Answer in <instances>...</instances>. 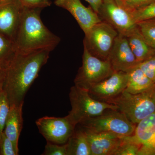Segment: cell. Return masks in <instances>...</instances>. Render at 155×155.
<instances>
[{"label":"cell","mask_w":155,"mask_h":155,"mask_svg":"<svg viewBox=\"0 0 155 155\" xmlns=\"http://www.w3.org/2000/svg\"><path fill=\"white\" fill-rule=\"evenodd\" d=\"M51 51L41 49L28 53L17 52L6 70L4 86L10 106L24 103L25 95L43 66L46 64Z\"/></svg>","instance_id":"6da1fadb"},{"label":"cell","mask_w":155,"mask_h":155,"mask_svg":"<svg viewBox=\"0 0 155 155\" xmlns=\"http://www.w3.org/2000/svg\"><path fill=\"white\" fill-rule=\"evenodd\" d=\"M41 8L23 7L15 44L17 52L28 53L41 49L52 51L60 42V38L43 23Z\"/></svg>","instance_id":"7a4b0ae2"},{"label":"cell","mask_w":155,"mask_h":155,"mask_svg":"<svg viewBox=\"0 0 155 155\" xmlns=\"http://www.w3.org/2000/svg\"><path fill=\"white\" fill-rule=\"evenodd\" d=\"M107 103L118 107L134 124L155 114V83L144 91L132 94L124 91Z\"/></svg>","instance_id":"3957f363"},{"label":"cell","mask_w":155,"mask_h":155,"mask_svg":"<svg viewBox=\"0 0 155 155\" xmlns=\"http://www.w3.org/2000/svg\"><path fill=\"white\" fill-rule=\"evenodd\" d=\"M71 110L67 116L77 125L81 121L99 116L108 110H118L116 106L98 101L90 94L88 90L74 85L69 94Z\"/></svg>","instance_id":"277c9868"},{"label":"cell","mask_w":155,"mask_h":155,"mask_svg":"<svg viewBox=\"0 0 155 155\" xmlns=\"http://www.w3.org/2000/svg\"><path fill=\"white\" fill-rule=\"evenodd\" d=\"M77 125L96 132L111 134L120 137L132 135L136 125L126 116L118 110H108L99 116L89 118Z\"/></svg>","instance_id":"5b68a950"},{"label":"cell","mask_w":155,"mask_h":155,"mask_svg":"<svg viewBox=\"0 0 155 155\" xmlns=\"http://www.w3.org/2000/svg\"><path fill=\"white\" fill-rule=\"evenodd\" d=\"M114 72L109 61L93 55L84 47L82 63L74 80L75 85L88 89L110 76Z\"/></svg>","instance_id":"8992f818"},{"label":"cell","mask_w":155,"mask_h":155,"mask_svg":"<svg viewBox=\"0 0 155 155\" xmlns=\"http://www.w3.org/2000/svg\"><path fill=\"white\" fill-rule=\"evenodd\" d=\"M118 34L113 26L102 21L85 35L84 47L93 55L101 60H107Z\"/></svg>","instance_id":"52a82bcc"},{"label":"cell","mask_w":155,"mask_h":155,"mask_svg":"<svg viewBox=\"0 0 155 155\" xmlns=\"http://www.w3.org/2000/svg\"><path fill=\"white\" fill-rule=\"evenodd\" d=\"M35 123L40 133L47 141L58 144L67 143L76 126L68 116L64 117L44 116L37 119Z\"/></svg>","instance_id":"ba28073f"},{"label":"cell","mask_w":155,"mask_h":155,"mask_svg":"<svg viewBox=\"0 0 155 155\" xmlns=\"http://www.w3.org/2000/svg\"><path fill=\"white\" fill-rule=\"evenodd\" d=\"M97 14L102 21L125 36L137 26L130 12L119 5L115 0H103Z\"/></svg>","instance_id":"9c48e42d"},{"label":"cell","mask_w":155,"mask_h":155,"mask_svg":"<svg viewBox=\"0 0 155 155\" xmlns=\"http://www.w3.org/2000/svg\"><path fill=\"white\" fill-rule=\"evenodd\" d=\"M127 83L126 72L114 71L106 79L91 86L88 91L94 98L107 103L124 91Z\"/></svg>","instance_id":"30bf717a"},{"label":"cell","mask_w":155,"mask_h":155,"mask_svg":"<svg viewBox=\"0 0 155 155\" xmlns=\"http://www.w3.org/2000/svg\"><path fill=\"white\" fill-rule=\"evenodd\" d=\"M107 61L114 71L126 73L138 64L126 37L120 34L116 37Z\"/></svg>","instance_id":"8fae6325"},{"label":"cell","mask_w":155,"mask_h":155,"mask_svg":"<svg viewBox=\"0 0 155 155\" xmlns=\"http://www.w3.org/2000/svg\"><path fill=\"white\" fill-rule=\"evenodd\" d=\"M23 7L18 0L0 2V33L15 42Z\"/></svg>","instance_id":"7c38bea8"},{"label":"cell","mask_w":155,"mask_h":155,"mask_svg":"<svg viewBox=\"0 0 155 155\" xmlns=\"http://www.w3.org/2000/svg\"><path fill=\"white\" fill-rule=\"evenodd\" d=\"M54 4L72 14L85 35L102 21L96 12L92 8L84 5L80 0H55Z\"/></svg>","instance_id":"4fadbf2b"},{"label":"cell","mask_w":155,"mask_h":155,"mask_svg":"<svg viewBox=\"0 0 155 155\" xmlns=\"http://www.w3.org/2000/svg\"><path fill=\"white\" fill-rule=\"evenodd\" d=\"M80 127L86 136L91 155H115L123 137L111 134L96 133Z\"/></svg>","instance_id":"5bb4252c"},{"label":"cell","mask_w":155,"mask_h":155,"mask_svg":"<svg viewBox=\"0 0 155 155\" xmlns=\"http://www.w3.org/2000/svg\"><path fill=\"white\" fill-rule=\"evenodd\" d=\"M137 124L133 136L140 146L138 155H155V114Z\"/></svg>","instance_id":"9a60e30c"},{"label":"cell","mask_w":155,"mask_h":155,"mask_svg":"<svg viewBox=\"0 0 155 155\" xmlns=\"http://www.w3.org/2000/svg\"><path fill=\"white\" fill-rule=\"evenodd\" d=\"M23 104L24 103L19 105L10 106L4 130L6 136L11 140L18 150V141L23 127Z\"/></svg>","instance_id":"2e32d148"},{"label":"cell","mask_w":155,"mask_h":155,"mask_svg":"<svg viewBox=\"0 0 155 155\" xmlns=\"http://www.w3.org/2000/svg\"><path fill=\"white\" fill-rule=\"evenodd\" d=\"M125 37L138 64L155 54V50L148 43L137 26Z\"/></svg>","instance_id":"e0dca14e"},{"label":"cell","mask_w":155,"mask_h":155,"mask_svg":"<svg viewBox=\"0 0 155 155\" xmlns=\"http://www.w3.org/2000/svg\"><path fill=\"white\" fill-rule=\"evenodd\" d=\"M127 83L125 91L137 94L146 90L155 83L145 74L138 66L127 72Z\"/></svg>","instance_id":"ac0fdd59"},{"label":"cell","mask_w":155,"mask_h":155,"mask_svg":"<svg viewBox=\"0 0 155 155\" xmlns=\"http://www.w3.org/2000/svg\"><path fill=\"white\" fill-rule=\"evenodd\" d=\"M67 143L68 155H91L85 134L78 125Z\"/></svg>","instance_id":"d6986e66"},{"label":"cell","mask_w":155,"mask_h":155,"mask_svg":"<svg viewBox=\"0 0 155 155\" xmlns=\"http://www.w3.org/2000/svg\"><path fill=\"white\" fill-rule=\"evenodd\" d=\"M17 53L14 41L0 33V68L6 70Z\"/></svg>","instance_id":"ffe728a7"},{"label":"cell","mask_w":155,"mask_h":155,"mask_svg":"<svg viewBox=\"0 0 155 155\" xmlns=\"http://www.w3.org/2000/svg\"><path fill=\"white\" fill-rule=\"evenodd\" d=\"M137 25L148 43L155 50V19L141 21Z\"/></svg>","instance_id":"44dd1931"},{"label":"cell","mask_w":155,"mask_h":155,"mask_svg":"<svg viewBox=\"0 0 155 155\" xmlns=\"http://www.w3.org/2000/svg\"><path fill=\"white\" fill-rule=\"evenodd\" d=\"M140 146L132 135L124 137L115 155H138Z\"/></svg>","instance_id":"7402d4cb"},{"label":"cell","mask_w":155,"mask_h":155,"mask_svg":"<svg viewBox=\"0 0 155 155\" xmlns=\"http://www.w3.org/2000/svg\"><path fill=\"white\" fill-rule=\"evenodd\" d=\"M130 13L136 24L144 20L155 19V2L132 10Z\"/></svg>","instance_id":"603a6c76"},{"label":"cell","mask_w":155,"mask_h":155,"mask_svg":"<svg viewBox=\"0 0 155 155\" xmlns=\"http://www.w3.org/2000/svg\"><path fill=\"white\" fill-rule=\"evenodd\" d=\"M10 104L7 96L3 91L0 95V138L4 132Z\"/></svg>","instance_id":"cb8c5ba5"},{"label":"cell","mask_w":155,"mask_h":155,"mask_svg":"<svg viewBox=\"0 0 155 155\" xmlns=\"http://www.w3.org/2000/svg\"><path fill=\"white\" fill-rule=\"evenodd\" d=\"M19 150L3 132L0 138V155H17Z\"/></svg>","instance_id":"d4e9b609"},{"label":"cell","mask_w":155,"mask_h":155,"mask_svg":"<svg viewBox=\"0 0 155 155\" xmlns=\"http://www.w3.org/2000/svg\"><path fill=\"white\" fill-rule=\"evenodd\" d=\"M137 66L149 78L155 82V54L145 61L139 63Z\"/></svg>","instance_id":"484cf974"},{"label":"cell","mask_w":155,"mask_h":155,"mask_svg":"<svg viewBox=\"0 0 155 155\" xmlns=\"http://www.w3.org/2000/svg\"><path fill=\"white\" fill-rule=\"evenodd\" d=\"M42 155H68L67 143L58 144L47 141Z\"/></svg>","instance_id":"4316f807"},{"label":"cell","mask_w":155,"mask_h":155,"mask_svg":"<svg viewBox=\"0 0 155 155\" xmlns=\"http://www.w3.org/2000/svg\"><path fill=\"white\" fill-rule=\"evenodd\" d=\"M23 7L43 9L50 6V0H18Z\"/></svg>","instance_id":"83f0119b"},{"label":"cell","mask_w":155,"mask_h":155,"mask_svg":"<svg viewBox=\"0 0 155 155\" xmlns=\"http://www.w3.org/2000/svg\"><path fill=\"white\" fill-rule=\"evenodd\" d=\"M155 2V0H126V9L130 12L132 10L147 5Z\"/></svg>","instance_id":"f1b7e54d"},{"label":"cell","mask_w":155,"mask_h":155,"mask_svg":"<svg viewBox=\"0 0 155 155\" xmlns=\"http://www.w3.org/2000/svg\"><path fill=\"white\" fill-rule=\"evenodd\" d=\"M90 4L92 9L98 14L102 4L103 0H85Z\"/></svg>","instance_id":"f546056e"},{"label":"cell","mask_w":155,"mask_h":155,"mask_svg":"<svg viewBox=\"0 0 155 155\" xmlns=\"http://www.w3.org/2000/svg\"><path fill=\"white\" fill-rule=\"evenodd\" d=\"M6 77V70L0 68V95L4 91V86Z\"/></svg>","instance_id":"4dcf8cb0"},{"label":"cell","mask_w":155,"mask_h":155,"mask_svg":"<svg viewBox=\"0 0 155 155\" xmlns=\"http://www.w3.org/2000/svg\"><path fill=\"white\" fill-rule=\"evenodd\" d=\"M115 1L119 5L126 9V6H125L126 0H115Z\"/></svg>","instance_id":"1f68e13d"},{"label":"cell","mask_w":155,"mask_h":155,"mask_svg":"<svg viewBox=\"0 0 155 155\" xmlns=\"http://www.w3.org/2000/svg\"><path fill=\"white\" fill-rule=\"evenodd\" d=\"M8 1V0H0V2H4V1Z\"/></svg>","instance_id":"d6a6232c"}]
</instances>
